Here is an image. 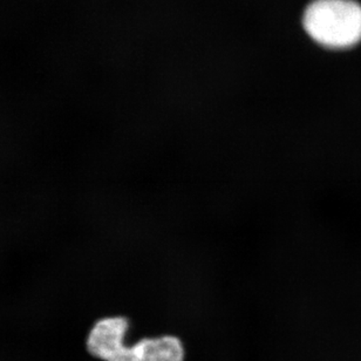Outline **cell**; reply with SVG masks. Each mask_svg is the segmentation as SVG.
<instances>
[{"label":"cell","instance_id":"1","mask_svg":"<svg viewBox=\"0 0 361 361\" xmlns=\"http://www.w3.org/2000/svg\"><path fill=\"white\" fill-rule=\"evenodd\" d=\"M129 327V320L122 316L97 320L88 334V352L102 361H185L180 338L161 334L129 345L126 341Z\"/></svg>","mask_w":361,"mask_h":361},{"label":"cell","instance_id":"2","mask_svg":"<svg viewBox=\"0 0 361 361\" xmlns=\"http://www.w3.org/2000/svg\"><path fill=\"white\" fill-rule=\"evenodd\" d=\"M302 24L313 42L329 49H348L361 42V4L357 0H314Z\"/></svg>","mask_w":361,"mask_h":361}]
</instances>
